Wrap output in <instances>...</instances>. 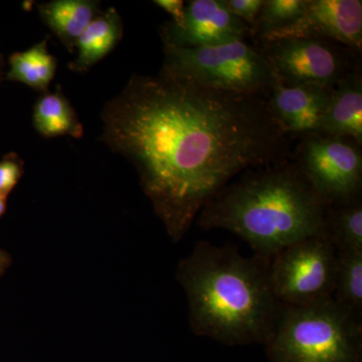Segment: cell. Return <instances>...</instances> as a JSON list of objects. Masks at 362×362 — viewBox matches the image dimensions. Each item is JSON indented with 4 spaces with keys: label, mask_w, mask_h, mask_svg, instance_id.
<instances>
[{
    "label": "cell",
    "mask_w": 362,
    "mask_h": 362,
    "mask_svg": "<svg viewBox=\"0 0 362 362\" xmlns=\"http://www.w3.org/2000/svg\"><path fill=\"white\" fill-rule=\"evenodd\" d=\"M101 122L100 140L133 164L175 243L233 177L270 165L286 141L268 97L209 89L163 70L133 75Z\"/></svg>",
    "instance_id": "6da1fadb"
},
{
    "label": "cell",
    "mask_w": 362,
    "mask_h": 362,
    "mask_svg": "<svg viewBox=\"0 0 362 362\" xmlns=\"http://www.w3.org/2000/svg\"><path fill=\"white\" fill-rule=\"evenodd\" d=\"M271 261L244 256L232 245L197 243L176 273L194 334L230 346L265 345L284 307L272 287Z\"/></svg>",
    "instance_id": "7a4b0ae2"
},
{
    "label": "cell",
    "mask_w": 362,
    "mask_h": 362,
    "mask_svg": "<svg viewBox=\"0 0 362 362\" xmlns=\"http://www.w3.org/2000/svg\"><path fill=\"white\" fill-rule=\"evenodd\" d=\"M327 211L297 163L276 164L226 185L197 221L204 230L239 235L255 254L273 257L294 243L324 235Z\"/></svg>",
    "instance_id": "3957f363"
},
{
    "label": "cell",
    "mask_w": 362,
    "mask_h": 362,
    "mask_svg": "<svg viewBox=\"0 0 362 362\" xmlns=\"http://www.w3.org/2000/svg\"><path fill=\"white\" fill-rule=\"evenodd\" d=\"M265 346L270 362H362V318L333 298L284 305Z\"/></svg>",
    "instance_id": "277c9868"
},
{
    "label": "cell",
    "mask_w": 362,
    "mask_h": 362,
    "mask_svg": "<svg viewBox=\"0 0 362 362\" xmlns=\"http://www.w3.org/2000/svg\"><path fill=\"white\" fill-rule=\"evenodd\" d=\"M163 47L162 70L209 89L269 97L278 81L263 52L244 40L216 47Z\"/></svg>",
    "instance_id": "5b68a950"
},
{
    "label": "cell",
    "mask_w": 362,
    "mask_h": 362,
    "mask_svg": "<svg viewBox=\"0 0 362 362\" xmlns=\"http://www.w3.org/2000/svg\"><path fill=\"white\" fill-rule=\"evenodd\" d=\"M337 249L324 235L299 240L272 257V287L285 306L306 307L332 299Z\"/></svg>",
    "instance_id": "8992f818"
},
{
    "label": "cell",
    "mask_w": 362,
    "mask_h": 362,
    "mask_svg": "<svg viewBox=\"0 0 362 362\" xmlns=\"http://www.w3.org/2000/svg\"><path fill=\"white\" fill-rule=\"evenodd\" d=\"M297 165L328 207L361 197V145L347 137L312 133L298 149Z\"/></svg>",
    "instance_id": "52a82bcc"
},
{
    "label": "cell",
    "mask_w": 362,
    "mask_h": 362,
    "mask_svg": "<svg viewBox=\"0 0 362 362\" xmlns=\"http://www.w3.org/2000/svg\"><path fill=\"white\" fill-rule=\"evenodd\" d=\"M263 42L262 52L286 84L332 88L349 73L341 51L327 40L286 37Z\"/></svg>",
    "instance_id": "ba28073f"
},
{
    "label": "cell",
    "mask_w": 362,
    "mask_h": 362,
    "mask_svg": "<svg viewBox=\"0 0 362 362\" xmlns=\"http://www.w3.org/2000/svg\"><path fill=\"white\" fill-rule=\"evenodd\" d=\"M251 28L226 11L221 0H192L185 6L180 25L161 28L163 44L181 47H216L244 40Z\"/></svg>",
    "instance_id": "9c48e42d"
},
{
    "label": "cell",
    "mask_w": 362,
    "mask_h": 362,
    "mask_svg": "<svg viewBox=\"0 0 362 362\" xmlns=\"http://www.w3.org/2000/svg\"><path fill=\"white\" fill-rule=\"evenodd\" d=\"M307 37L337 42L351 51L362 47V2L361 0H307L303 16L295 25L272 37Z\"/></svg>",
    "instance_id": "30bf717a"
},
{
    "label": "cell",
    "mask_w": 362,
    "mask_h": 362,
    "mask_svg": "<svg viewBox=\"0 0 362 362\" xmlns=\"http://www.w3.org/2000/svg\"><path fill=\"white\" fill-rule=\"evenodd\" d=\"M330 90L319 86L286 84L278 80L269 94V108L285 134L319 133Z\"/></svg>",
    "instance_id": "8fae6325"
},
{
    "label": "cell",
    "mask_w": 362,
    "mask_h": 362,
    "mask_svg": "<svg viewBox=\"0 0 362 362\" xmlns=\"http://www.w3.org/2000/svg\"><path fill=\"white\" fill-rule=\"evenodd\" d=\"M320 133L341 136L362 144V78L349 71L331 88Z\"/></svg>",
    "instance_id": "7c38bea8"
},
{
    "label": "cell",
    "mask_w": 362,
    "mask_h": 362,
    "mask_svg": "<svg viewBox=\"0 0 362 362\" xmlns=\"http://www.w3.org/2000/svg\"><path fill=\"white\" fill-rule=\"evenodd\" d=\"M123 21L115 7L90 21L76 45L77 57L69 65L75 73L87 71L106 58L123 37Z\"/></svg>",
    "instance_id": "4fadbf2b"
},
{
    "label": "cell",
    "mask_w": 362,
    "mask_h": 362,
    "mask_svg": "<svg viewBox=\"0 0 362 362\" xmlns=\"http://www.w3.org/2000/svg\"><path fill=\"white\" fill-rule=\"evenodd\" d=\"M94 0H52L39 4L40 18L70 52L90 21L101 13Z\"/></svg>",
    "instance_id": "5bb4252c"
},
{
    "label": "cell",
    "mask_w": 362,
    "mask_h": 362,
    "mask_svg": "<svg viewBox=\"0 0 362 362\" xmlns=\"http://www.w3.org/2000/svg\"><path fill=\"white\" fill-rule=\"evenodd\" d=\"M33 125L45 138L71 136L80 139L84 136V127L75 108L64 94L61 86L54 92H47L35 102L33 111Z\"/></svg>",
    "instance_id": "9a60e30c"
},
{
    "label": "cell",
    "mask_w": 362,
    "mask_h": 362,
    "mask_svg": "<svg viewBox=\"0 0 362 362\" xmlns=\"http://www.w3.org/2000/svg\"><path fill=\"white\" fill-rule=\"evenodd\" d=\"M8 64L6 80L21 83L42 95L49 92L58 69V59L47 49V39L26 51L14 52L9 57Z\"/></svg>",
    "instance_id": "2e32d148"
},
{
    "label": "cell",
    "mask_w": 362,
    "mask_h": 362,
    "mask_svg": "<svg viewBox=\"0 0 362 362\" xmlns=\"http://www.w3.org/2000/svg\"><path fill=\"white\" fill-rule=\"evenodd\" d=\"M324 235L337 252H362V204L361 197L328 207Z\"/></svg>",
    "instance_id": "e0dca14e"
},
{
    "label": "cell",
    "mask_w": 362,
    "mask_h": 362,
    "mask_svg": "<svg viewBox=\"0 0 362 362\" xmlns=\"http://www.w3.org/2000/svg\"><path fill=\"white\" fill-rule=\"evenodd\" d=\"M333 300L362 318V252H337Z\"/></svg>",
    "instance_id": "ac0fdd59"
},
{
    "label": "cell",
    "mask_w": 362,
    "mask_h": 362,
    "mask_svg": "<svg viewBox=\"0 0 362 362\" xmlns=\"http://www.w3.org/2000/svg\"><path fill=\"white\" fill-rule=\"evenodd\" d=\"M307 0H264L254 33L262 42L295 25L303 16Z\"/></svg>",
    "instance_id": "d6986e66"
},
{
    "label": "cell",
    "mask_w": 362,
    "mask_h": 362,
    "mask_svg": "<svg viewBox=\"0 0 362 362\" xmlns=\"http://www.w3.org/2000/svg\"><path fill=\"white\" fill-rule=\"evenodd\" d=\"M25 173V162L16 152H9L0 160V197L7 199Z\"/></svg>",
    "instance_id": "ffe728a7"
},
{
    "label": "cell",
    "mask_w": 362,
    "mask_h": 362,
    "mask_svg": "<svg viewBox=\"0 0 362 362\" xmlns=\"http://www.w3.org/2000/svg\"><path fill=\"white\" fill-rule=\"evenodd\" d=\"M228 13L246 23L254 30L264 0H221Z\"/></svg>",
    "instance_id": "44dd1931"
},
{
    "label": "cell",
    "mask_w": 362,
    "mask_h": 362,
    "mask_svg": "<svg viewBox=\"0 0 362 362\" xmlns=\"http://www.w3.org/2000/svg\"><path fill=\"white\" fill-rule=\"evenodd\" d=\"M154 4L173 18V23L180 25L185 20V2L180 0H156Z\"/></svg>",
    "instance_id": "7402d4cb"
},
{
    "label": "cell",
    "mask_w": 362,
    "mask_h": 362,
    "mask_svg": "<svg viewBox=\"0 0 362 362\" xmlns=\"http://www.w3.org/2000/svg\"><path fill=\"white\" fill-rule=\"evenodd\" d=\"M11 256L4 250L0 249V276L4 275L11 266Z\"/></svg>",
    "instance_id": "603a6c76"
},
{
    "label": "cell",
    "mask_w": 362,
    "mask_h": 362,
    "mask_svg": "<svg viewBox=\"0 0 362 362\" xmlns=\"http://www.w3.org/2000/svg\"><path fill=\"white\" fill-rule=\"evenodd\" d=\"M6 78V62H4V54L0 52V84Z\"/></svg>",
    "instance_id": "cb8c5ba5"
},
{
    "label": "cell",
    "mask_w": 362,
    "mask_h": 362,
    "mask_svg": "<svg viewBox=\"0 0 362 362\" xmlns=\"http://www.w3.org/2000/svg\"><path fill=\"white\" fill-rule=\"evenodd\" d=\"M7 199L0 197V218L4 216L6 211Z\"/></svg>",
    "instance_id": "d4e9b609"
}]
</instances>
